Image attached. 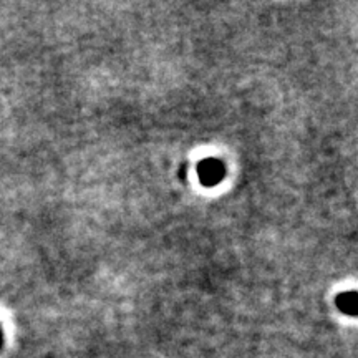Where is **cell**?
Segmentation results:
<instances>
[{
	"label": "cell",
	"instance_id": "obj_1",
	"mask_svg": "<svg viewBox=\"0 0 358 358\" xmlns=\"http://www.w3.org/2000/svg\"><path fill=\"white\" fill-rule=\"evenodd\" d=\"M199 179L206 186H214L224 178V164L219 159L208 158L199 164Z\"/></svg>",
	"mask_w": 358,
	"mask_h": 358
},
{
	"label": "cell",
	"instance_id": "obj_2",
	"mask_svg": "<svg viewBox=\"0 0 358 358\" xmlns=\"http://www.w3.org/2000/svg\"><path fill=\"white\" fill-rule=\"evenodd\" d=\"M337 306L343 313H348V315H357V306H358V297L355 290H350V292L340 294L337 297Z\"/></svg>",
	"mask_w": 358,
	"mask_h": 358
},
{
	"label": "cell",
	"instance_id": "obj_3",
	"mask_svg": "<svg viewBox=\"0 0 358 358\" xmlns=\"http://www.w3.org/2000/svg\"><path fill=\"white\" fill-rule=\"evenodd\" d=\"M3 345V334H2V329H0V348Z\"/></svg>",
	"mask_w": 358,
	"mask_h": 358
}]
</instances>
